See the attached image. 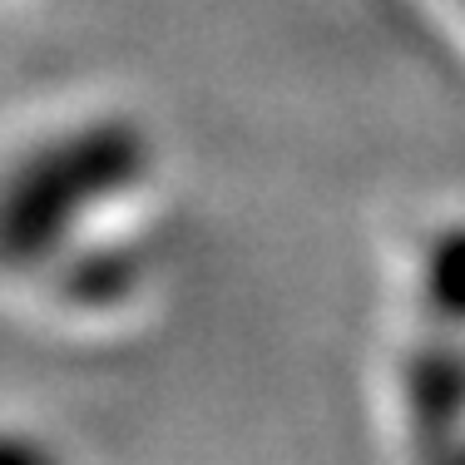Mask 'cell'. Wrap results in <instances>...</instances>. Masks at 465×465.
<instances>
[{
    "label": "cell",
    "mask_w": 465,
    "mask_h": 465,
    "mask_svg": "<svg viewBox=\"0 0 465 465\" xmlns=\"http://www.w3.org/2000/svg\"><path fill=\"white\" fill-rule=\"evenodd\" d=\"M179 159L124 99L50 104L0 134V292L90 322L149 302L173 258Z\"/></svg>",
    "instance_id": "cell-1"
},
{
    "label": "cell",
    "mask_w": 465,
    "mask_h": 465,
    "mask_svg": "<svg viewBox=\"0 0 465 465\" xmlns=\"http://www.w3.org/2000/svg\"><path fill=\"white\" fill-rule=\"evenodd\" d=\"M416 5L426 15V25L436 30V40L456 54L465 70V0H416Z\"/></svg>",
    "instance_id": "cell-2"
},
{
    "label": "cell",
    "mask_w": 465,
    "mask_h": 465,
    "mask_svg": "<svg viewBox=\"0 0 465 465\" xmlns=\"http://www.w3.org/2000/svg\"><path fill=\"white\" fill-rule=\"evenodd\" d=\"M30 20H35V0H0V64L20 50Z\"/></svg>",
    "instance_id": "cell-3"
}]
</instances>
